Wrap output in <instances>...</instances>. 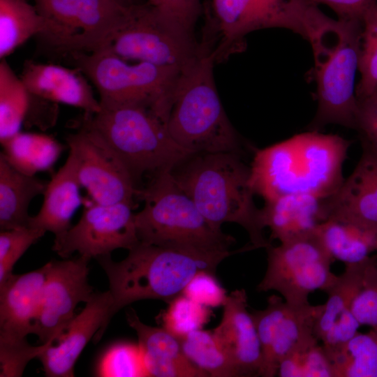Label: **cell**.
Here are the masks:
<instances>
[{"label": "cell", "instance_id": "603a6c76", "mask_svg": "<svg viewBox=\"0 0 377 377\" xmlns=\"http://www.w3.org/2000/svg\"><path fill=\"white\" fill-rule=\"evenodd\" d=\"M49 265L13 274L0 286V335L24 338L32 334Z\"/></svg>", "mask_w": 377, "mask_h": 377}, {"label": "cell", "instance_id": "836d02e7", "mask_svg": "<svg viewBox=\"0 0 377 377\" xmlns=\"http://www.w3.org/2000/svg\"><path fill=\"white\" fill-rule=\"evenodd\" d=\"M362 24L358 61L360 78L356 86L358 100L377 91V2L365 10Z\"/></svg>", "mask_w": 377, "mask_h": 377}, {"label": "cell", "instance_id": "8992f818", "mask_svg": "<svg viewBox=\"0 0 377 377\" xmlns=\"http://www.w3.org/2000/svg\"><path fill=\"white\" fill-rule=\"evenodd\" d=\"M135 197L144 201L135 214L140 242L200 253L229 251L233 237L214 228L171 171L152 177Z\"/></svg>", "mask_w": 377, "mask_h": 377}, {"label": "cell", "instance_id": "ac0fdd59", "mask_svg": "<svg viewBox=\"0 0 377 377\" xmlns=\"http://www.w3.org/2000/svg\"><path fill=\"white\" fill-rule=\"evenodd\" d=\"M247 302L244 289L232 291L223 306L221 322L212 330L239 377L260 376L262 367L260 343Z\"/></svg>", "mask_w": 377, "mask_h": 377}, {"label": "cell", "instance_id": "e575fe53", "mask_svg": "<svg viewBox=\"0 0 377 377\" xmlns=\"http://www.w3.org/2000/svg\"><path fill=\"white\" fill-rule=\"evenodd\" d=\"M212 315L210 308L180 294L168 302L159 319L162 327L180 339L193 331L202 329Z\"/></svg>", "mask_w": 377, "mask_h": 377}, {"label": "cell", "instance_id": "3957f363", "mask_svg": "<svg viewBox=\"0 0 377 377\" xmlns=\"http://www.w3.org/2000/svg\"><path fill=\"white\" fill-rule=\"evenodd\" d=\"M214 49L206 40L181 70L167 120L173 140L193 154H244V145L228 118L214 79Z\"/></svg>", "mask_w": 377, "mask_h": 377}, {"label": "cell", "instance_id": "44dd1931", "mask_svg": "<svg viewBox=\"0 0 377 377\" xmlns=\"http://www.w3.org/2000/svg\"><path fill=\"white\" fill-rule=\"evenodd\" d=\"M77 68L26 60L20 75L27 90L57 104H64L94 114L101 110L99 100Z\"/></svg>", "mask_w": 377, "mask_h": 377}, {"label": "cell", "instance_id": "f1b7e54d", "mask_svg": "<svg viewBox=\"0 0 377 377\" xmlns=\"http://www.w3.org/2000/svg\"><path fill=\"white\" fill-rule=\"evenodd\" d=\"M1 145V153L8 161L29 175L49 170L62 150L61 145L50 136L21 131Z\"/></svg>", "mask_w": 377, "mask_h": 377}, {"label": "cell", "instance_id": "ffe728a7", "mask_svg": "<svg viewBox=\"0 0 377 377\" xmlns=\"http://www.w3.org/2000/svg\"><path fill=\"white\" fill-rule=\"evenodd\" d=\"M360 138L362 152L357 165L338 190L327 198L329 218L345 219L377 228V149Z\"/></svg>", "mask_w": 377, "mask_h": 377}, {"label": "cell", "instance_id": "52a82bcc", "mask_svg": "<svg viewBox=\"0 0 377 377\" xmlns=\"http://www.w3.org/2000/svg\"><path fill=\"white\" fill-rule=\"evenodd\" d=\"M101 107L82 118L117 154L137 188L144 176L172 171L194 154L173 140L166 123L151 110L135 104Z\"/></svg>", "mask_w": 377, "mask_h": 377}, {"label": "cell", "instance_id": "6da1fadb", "mask_svg": "<svg viewBox=\"0 0 377 377\" xmlns=\"http://www.w3.org/2000/svg\"><path fill=\"white\" fill-rule=\"evenodd\" d=\"M350 144L338 135L308 131L256 149L250 164L255 195L264 201L288 194L331 196L344 180Z\"/></svg>", "mask_w": 377, "mask_h": 377}, {"label": "cell", "instance_id": "d4e9b609", "mask_svg": "<svg viewBox=\"0 0 377 377\" xmlns=\"http://www.w3.org/2000/svg\"><path fill=\"white\" fill-rule=\"evenodd\" d=\"M81 187L75 157L69 152L65 163L47 184L41 207L31 216L29 227L50 232L54 237L66 232L82 203Z\"/></svg>", "mask_w": 377, "mask_h": 377}, {"label": "cell", "instance_id": "e0dca14e", "mask_svg": "<svg viewBox=\"0 0 377 377\" xmlns=\"http://www.w3.org/2000/svg\"><path fill=\"white\" fill-rule=\"evenodd\" d=\"M112 305L110 292L94 293L84 308L75 315L64 332L38 358L49 377L74 376V366L89 341H98L107 329ZM54 342V343H55Z\"/></svg>", "mask_w": 377, "mask_h": 377}, {"label": "cell", "instance_id": "cb8c5ba5", "mask_svg": "<svg viewBox=\"0 0 377 377\" xmlns=\"http://www.w3.org/2000/svg\"><path fill=\"white\" fill-rule=\"evenodd\" d=\"M126 320L138 336L149 376H209L189 360L179 339L168 330L143 323L132 309L127 311Z\"/></svg>", "mask_w": 377, "mask_h": 377}, {"label": "cell", "instance_id": "9a60e30c", "mask_svg": "<svg viewBox=\"0 0 377 377\" xmlns=\"http://www.w3.org/2000/svg\"><path fill=\"white\" fill-rule=\"evenodd\" d=\"M89 260L80 256L49 262L40 312L32 331L42 343H54L75 316L77 305L87 302L94 294L88 281Z\"/></svg>", "mask_w": 377, "mask_h": 377}, {"label": "cell", "instance_id": "8d00e7d4", "mask_svg": "<svg viewBox=\"0 0 377 377\" xmlns=\"http://www.w3.org/2000/svg\"><path fill=\"white\" fill-rule=\"evenodd\" d=\"M45 232L31 227H23L0 232V286L13 275V269L27 250Z\"/></svg>", "mask_w": 377, "mask_h": 377}, {"label": "cell", "instance_id": "2e32d148", "mask_svg": "<svg viewBox=\"0 0 377 377\" xmlns=\"http://www.w3.org/2000/svg\"><path fill=\"white\" fill-rule=\"evenodd\" d=\"M321 304L293 305L275 295L262 310L251 313L258 332L261 351L260 376H277L281 361L302 341L314 334Z\"/></svg>", "mask_w": 377, "mask_h": 377}, {"label": "cell", "instance_id": "ee69618b", "mask_svg": "<svg viewBox=\"0 0 377 377\" xmlns=\"http://www.w3.org/2000/svg\"><path fill=\"white\" fill-rule=\"evenodd\" d=\"M114 1H115L116 2L126 7L133 6L134 5L145 1V0H114Z\"/></svg>", "mask_w": 377, "mask_h": 377}, {"label": "cell", "instance_id": "d6986e66", "mask_svg": "<svg viewBox=\"0 0 377 377\" xmlns=\"http://www.w3.org/2000/svg\"><path fill=\"white\" fill-rule=\"evenodd\" d=\"M369 258L358 263L345 265L343 272L337 275L335 282L326 292L327 298L321 304L313 332L327 354L341 347L360 327L352 306L362 285Z\"/></svg>", "mask_w": 377, "mask_h": 377}, {"label": "cell", "instance_id": "83f0119b", "mask_svg": "<svg viewBox=\"0 0 377 377\" xmlns=\"http://www.w3.org/2000/svg\"><path fill=\"white\" fill-rule=\"evenodd\" d=\"M45 20L27 0H0V58L12 54L32 36H40Z\"/></svg>", "mask_w": 377, "mask_h": 377}, {"label": "cell", "instance_id": "7c38bea8", "mask_svg": "<svg viewBox=\"0 0 377 377\" xmlns=\"http://www.w3.org/2000/svg\"><path fill=\"white\" fill-rule=\"evenodd\" d=\"M107 48L125 61L182 68L197 54L200 45L194 34L145 1L133 8Z\"/></svg>", "mask_w": 377, "mask_h": 377}, {"label": "cell", "instance_id": "b9f144b4", "mask_svg": "<svg viewBox=\"0 0 377 377\" xmlns=\"http://www.w3.org/2000/svg\"><path fill=\"white\" fill-rule=\"evenodd\" d=\"M355 130L377 149V91L358 100Z\"/></svg>", "mask_w": 377, "mask_h": 377}, {"label": "cell", "instance_id": "f546056e", "mask_svg": "<svg viewBox=\"0 0 377 377\" xmlns=\"http://www.w3.org/2000/svg\"><path fill=\"white\" fill-rule=\"evenodd\" d=\"M328 355L334 377H377V327L358 331Z\"/></svg>", "mask_w": 377, "mask_h": 377}, {"label": "cell", "instance_id": "ba28073f", "mask_svg": "<svg viewBox=\"0 0 377 377\" xmlns=\"http://www.w3.org/2000/svg\"><path fill=\"white\" fill-rule=\"evenodd\" d=\"M92 82L101 106L135 104L156 113L167 125L173 91L182 68L148 62L131 64L108 48L71 54Z\"/></svg>", "mask_w": 377, "mask_h": 377}, {"label": "cell", "instance_id": "7402d4cb", "mask_svg": "<svg viewBox=\"0 0 377 377\" xmlns=\"http://www.w3.org/2000/svg\"><path fill=\"white\" fill-rule=\"evenodd\" d=\"M327 198L308 194H288L265 201L260 209L262 228L270 230L269 241L285 242L315 235L329 218Z\"/></svg>", "mask_w": 377, "mask_h": 377}, {"label": "cell", "instance_id": "7a4b0ae2", "mask_svg": "<svg viewBox=\"0 0 377 377\" xmlns=\"http://www.w3.org/2000/svg\"><path fill=\"white\" fill-rule=\"evenodd\" d=\"M179 186L191 198L215 229L225 223L241 226L254 249L272 242L263 235L253 200L250 165L242 155L230 152L194 154L171 171Z\"/></svg>", "mask_w": 377, "mask_h": 377}, {"label": "cell", "instance_id": "7bdbcfd3", "mask_svg": "<svg viewBox=\"0 0 377 377\" xmlns=\"http://www.w3.org/2000/svg\"><path fill=\"white\" fill-rule=\"evenodd\" d=\"M318 6H329L341 20H362L365 10L377 0H308Z\"/></svg>", "mask_w": 377, "mask_h": 377}, {"label": "cell", "instance_id": "9c48e42d", "mask_svg": "<svg viewBox=\"0 0 377 377\" xmlns=\"http://www.w3.org/2000/svg\"><path fill=\"white\" fill-rule=\"evenodd\" d=\"M33 1L45 20L39 37L56 52L69 55L108 47L138 5L126 7L114 0Z\"/></svg>", "mask_w": 377, "mask_h": 377}, {"label": "cell", "instance_id": "d6a6232c", "mask_svg": "<svg viewBox=\"0 0 377 377\" xmlns=\"http://www.w3.org/2000/svg\"><path fill=\"white\" fill-rule=\"evenodd\" d=\"M281 377H334L330 358L313 334L302 341L280 363Z\"/></svg>", "mask_w": 377, "mask_h": 377}, {"label": "cell", "instance_id": "277c9868", "mask_svg": "<svg viewBox=\"0 0 377 377\" xmlns=\"http://www.w3.org/2000/svg\"><path fill=\"white\" fill-rule=\"evenodd\" d=\"M200 253L139 242L122 260H112L110 254L96 258L109 282L112 305L109 321L124 306L146 299L168 303L182 294L198 272L215 273L227 257L239 251Z\"/></svg>", "mask_w": 377, "mask_h": 377}, {"label": "cell", "instance_id": "4316f807", "mask_svg": "<svg viewBox=\"0 0 377 377\" xmlns=\"http://www.w3.org/2000/svg\"><path fill=\"white\" fill-rule=\"evenodd\" d=\"M315 235L331 258L345 265L362 262L377 251V228L353 221L330 217Z\"/></svg>", "mask_w": 377, "mask_h": 377}, {"label": "cell", "instance_id": "8fae6325", "mask_svg": "<svg viewBox=\"0 0 377 377\" xmlns=\"http://www.w3.org/2000/svg\"><path fill=\"white\" fill-rule=\"evenodd\" d=\"M267 250V269L257 286L258 292L274 290L293 305H306L316 290L327 292L337 275L331 269L334 260L316 235L270 244Z\"/></svg>", "mask_w": 377, "mask_h": 377}, {"label": "cell", "instance_id": "484cf974", "mask_svg": "<svg viewBox=\"0 0 377 377\" xmlns=\"http://www.w3.org/2000/svg\"><path fill=\"white\" fill-rule=\"evenodd\" d=\"M47 183L15 168L0 153V229L29 227V207Z\"/></svg>", "mask_w": 377, "mask_h": 377}, {"label": "cell", "instance_id": "74e56055", "mask_svg": "<svg viewBox=\"0 0 377 377\" xmlns=\"http://www.w3.org/2000/svg\"><path fill=\"white\" fill-rule=\"evenodd\" d=\"M53 343L48 342L34 346L29 343L27 337L17 338L0 335V376H22L29 361L38 357Z\"/></svg>", "mask_w": 377, "mask_h": 377}, {"label": "cell", "instance_id": "4dcf8cb0", "mask_svg": "<svg viewBox=\"0 0 377 377\" xmlns=\"http://www.w3.org/2000/svg\"><path fill=\"white\" fill-rule=\"evenodd\" d=\"M29 103V93L4 59L0 63V142L21 131Z\"/></svg>", "mask_w": 377, "mask_h": 377}, {"label": "cell", "instance_id": "5b68a950", "mask_svg": "<svg viewBox=\"0 0 377 377\" xmlns=\"http://www.w3.org/2000/svg\"><path fill=\"white\" fill-rule=\"evenodd\" d=\"M362 29V20L330 17L309 41L314 59L310 77L316 84L318 107L308 131H320L328 124L355 129Z\"/></svg>", "mask_w": 377, "mask_h": 377}, {"label": "cell", "instance_id": "5bb4252c", "mask_svg": "<svg viewBox=\"0 0 377 377\" xmlns=\"http://www.w3.org/2000/svg\"><path fill=\"white\" fill-rule=\"evenodd\" d=\"M133 204L122 202L86 206L77 223L54 237L52 250L61 258L73 253L91 258L111 254L117 249L129 250L138 239Z\"/></svg>", "mask_w": 377, "mask_h": 377}, {"label": "cell", "instance_id": "1f68e13d", "mask_svg": "<svg viewBox=\"0 0 377 377\" xmlns=\"http://www.w3.org/2000/svg\"><path fill=\"white\" fill-rule=\"evenodd\" d=\"M189 360L212 377H239L215 339L212 331L197 330L179 339Z\"/></svg>", "mask_w": 377, "mask_h": 377}, {"label": "cell", "instance_id": "60d3db41", "mask_svg": "<svg viewBox=\"0 0 377 377\" xmlns=\"http://www.w3.org/2000/svg\"><path fill=\"white\" fill-rule=\"evenodd\" d=\"M145 1L170 21L194 34V29L202 9L200 0Z\"/></svg>", "mask_w": 377, "mask_h": 377}, {"label": "cell", "instance_id": "4fadbf2b", "mask_svg": "<svg viewBox=\"0 0 377 377\" xmlns=\"http://www.w3.org/2000/svg\"><path fill=\"white\" fill-rule=\"evenodd\" d=\"M66 143L75 157L78 179L92 202L133 205L137 187L128 170L106 141L82 117Z\"/></svg>", "mask_w": 377, "mask_h": 377}, {"label": "cell", "instance_id": "d590c367", "mask_svg": "<svg viewBox=\"0 0 377 377\" xmlns=\"http://www.w3.org/2000/svg\"><path fill=\"white\" fill-rule=\"evenodd\" d=\"M96 374L104 377L149 376L138 343L121 341L111 345L97 364Z\"/></svg>", "mask_w": 377, "mask_h": 377}, {"label": "cell", "instance_id": "ab89813d", "mask_svg": "<svg viewBox=\"0 0 377 377\" xmlns=\"http://www.w3.org/2000/svg\"><path fill=\"white\" fill-rule=\"evenodd\" d=\"M182 294L210 309L223 306L228 295L214 273L205 270L194 275Z\"/></svg>", "mask_w": 377, "mask_h": 377}, {"label": "cell", "instance_id": "f35d334b", "mask_svg": "<svg viewBox=\"0 0 377 377\" xmlns=\"http://www.w3.org/2000/svg\"><path fill=\"white\" fill-rule=\"evenodd\" d=\"M353 313L361 325L377 327V256L367 260L362 285L352 306Z\"/></svg>", "mask_w": 377, "mask_h": 377}, {"label": "cell", "instance_id": "30bf717a", "mask_svg": "<svg viewBox=\"0 0 377 377\" xmlns=\"http://www.w3.org/2000/svg\"><path fill=\"white\" fill-rule=\"evenodd\" d=\"M211 16L221 40L216 60L244 47L254 31L282 28L309 42L330 17L308 0H211Z\"/></svg>", "mask_w": 377, "mask_h": 377}]
</instances>
